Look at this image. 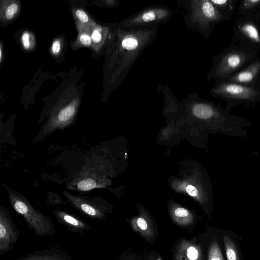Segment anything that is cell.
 Listing matches in <instances>:
<instances>
[{"label": "cell", "mask_w": 260, "mask_h": 260, "mask_svg": "<svg viewBox=\"0 0 260 260\" xmlns=\"http://www.w3.org/2000/svg\"><path fill=\"white\" fill-rule=\"evenodd\" d=\"M186 254L190 260H196L198 257V251L193 246H190L187 249Z\"/></svg>", "instance_id": "484cf974"}, {"label": "cell", "mask_w": 260, "mask_h": 260, "mask_svg": "<svg viewBox=\"0 0 260 260\" xmlns=\"http://www.w3.org/2000/svg\"><path fill=\"white\" fill-rule=\"evenodd\" d=\"M21 42L22 45L26 50L29 49L32 44V36L29 32L25 31L21 36Z\"/></svg>", "instance_id": "d4e9b609"}, {"label": "cell", "mask_w": 260, "mask_h": 260, "mask_svg": "<svg viewBox=\"0 0 260 260\" xmlns=\"http://www.w3.org/2000/svg\"><path fill=\"white\" fill-rule=\"evenodd\" d=\"M137 226L142 231H146L148 230L149 225L145 219L142 217H139L137 220Z\"/></svg>", "instance_id": "4316f807"}, {"label": "cell", "mask_w": 260, "mask_h": 260, "mask_svg": "<svg viewBox=\"0 0 260 260\" xmlns=\"http://www.w3.org/2000/svg\"><path fill=\"white\" fill-rule=\"evenodd\" d=\"M214 6L225 17L223 12H233L235 9L236 1L234 0H210Z\"/></svg>", "instance_id": "d6986e66"}, {"label": "cell", "mask_w": 260, "mask_h": 260, "mask_svg": "<svg viewBox=\"0 0 260 260\" xmlns=\"http://www.w3.org/2000/svg\"><path fill=\"white\" fill-rule=\"evenodd\" d=\"M256 53L255 49L245 46L226 49L214 58L212 67L208 73V79L216 82L226 80L249 61L253 60Z\"/></svg>", "instance_id": "277c9868"}, {"label": "cell", "mask_w": 260, "mask_h": 260, "mask_svg": "<svg viewBox=\"0 0 260 260\" xmlns=\"http://www.w3.org/2000/svg\"><path fill=\"white\" fill-rule=\"evenodd\" d=\"M8 198L14 210L21 215L30 230L38 237H49L56 234L50 217L35 209L21 193L7 188Z\"/></svg>", "instance_id": "5b68a950"}, {"label": "cell", "mask_w": 260, "mask_h": 260, "mask_svg": "<svg viewBox=\"0 0 260 260\" xmlns=\"http://www.w3.org/2000/svg\"><path fill=\"white\" fill-rule=\"evenodd\" d=\"M195 92L190 93L185 101L190 105L192 114L196 117L211 123L213 129L226 136L242 138L248 135L244 128L252 123L246 119L229 114V112L214 103L202 101Z\"/></svg>", "instance_id": "7a4b0ae2"}, {"label": "cell", "mask_w": 260, "mask_h": 260, "mask_svg": "<svg viewBox=\"0 0 260 260\" xmlns=\"http://www.w3.org/2000/svg\"><path fill=\"white\" fill-rule=\"evenodd\" d=\"M260 7V0H243L241 1L239 11L243 14L252 12Z\"/></svg>", "instance_id": "44dd1931"}, {"label": "cell", "mask_w": 260, "mask_h": 260, "mask_svg": "<svg viewBox=\"0 0 260 260\" xmlns=\"http://www.w3.org/2000/svg\"><path fill=\"white\" fill-rule=\"evenodd\" d=\"M19 5L15 1L7 2L2 10V15L7 20L12 19L18 13Z\"/></svg>", "instance_id": "ac0fdd59"}, {"label": "cell", "mask_w": 260, "mask_h": 260, "mask_svg": "<svg viewBox=\"0 0 260 260\" xmlns=\"http://www.w3.org/2000/svg\"><path fill=\"white\" fill-rule=\"evenodd\" d=\"M235 33L244 45L250 48L260 49V28L248 18H241L235 23Z\"/></svg>", "instance_id": "30bf717a"}, {"label": "cell", "mask_w": 260, "mask_h": 260, "mask_svg": "<svg viewBox=\"0 0 260 260\" xmlns=\"http://www.w3.org/2000/svg\"><path fill=\"white\" fill-rule=\"evenodd\" d=\"M77 102H73L60 109L53 116L45 126L44 132L49 134L57 129L67 127L74 119L77 111Z\"/></svg>", "instance_id": "8fae6325"}, {"label": "cell", "mask_w": 260, "mask_h": 260, "mask_svg": "<svg viewBox=\"0 0 260 260\" xmlns=\"http://www.w3.org/2000/svg\"><path fill=\"white\" fill-rule=\"evenodd\" d=\"M209 94L225 101L227 105L225 109L228 112L238 105L260 102V88L227 81L216 82Z\"/></svg>", "instance_id": "8992f818"}, {"label": "cell", "mask_w": 260, "mask_h": 260, "mask_svg": "<svg viewBox=\"0 0 260 260\" xmlns=\"http://www.w3.org/2000/svg\"><path fill=\"white\" fill-rule=\"evenodd\" d=\"M53 214L58 223L75 233L82 234L91 229V225L79 217L65 211L56 209Z\"/></svg>", "instance_id": "4fadbf2b"}, {"label": "cell", "mask_w": 260, "mask_h": 260, "mask_svg": "<svg viewBox=\"0 0 260 260\" xmlns=\"http://www.w3.org/2000/svg\"><path fill=\"white\" fill-rule=\"evenodd\" d=\"M158 260H161V259H158Z\"/></svg>", "instance_id": "4dcf8cb0"}, {"label": "cell", "mask_w": 260, "mask_h": 260, "mask_svg": "<svg viewBox=\"0 0 260 260\" xmlns=\"http://www.w3.org/2000/svg\"><path fill=\"white\" fill-rule=\"evenodd\" d=\"M208 260H224L216 240H214L210 245L208 253Z\"/></svg>", "instance_id": "7402d4cb"}, {"label": "cell", "mask_w": 260, "mask_h": 260, "mask_svg": "<svg viewBox=\"0 0 260 260\" xmlns=\"http://www.w3.org/2000/svg\"><path fill=\"white\" fill-rule=\"evenodd\" d=\"M178 6L187 27L207 38L215 25L224 16L210 0H178Z\"/></svg>", "instance_id": "3957f363"}, {"label": "cell", "mask_w": 260, "mask_h": 260, "mask_svg": "<svg viewBox=\"0 0 260 260\" xmlns=\"http://www.w3.org/2000/svg\"><path fill=\"white\" fill-rule=\"evenodd\" d=\"M174 215L178 222L184 224L189 222V212L187 209L181 207L177 208L174 211Z\"/></svg>", "instance_id": "cb8c5ba5"}, {"label": "cell", "mask_w": 260, "mask_h": 260, "mask_svg": "<svg viewBox=\"0 0 260 260\" xmlns=\"http://www.w3.org/2000/svg\"><path fill=\"white\" fill-rule=\"evenodd\" d=\"M109 28L96 23L91 26V38L92 47L98 50L105 43L109 32Z\"/></svg>", "instance_id": "9a60e30c"}, {"label": "cell", "mask_w": 260, "mask_h": 260, "mask_svg": "<svg viewBox=\"0 0 260 260\" xmlns=\"http://www.w3.org/2000/svg\"><path fill=\"white\" fill-rule=\"evenodd\" d=\"M186 189L187 193L191 196L195 197L198 194V190L197 188L191 185H188Z\"/></svg>", "instance_id": "f1b7e54d"}, {"label": "cell", "mask_w": 260, "mask_h": 260, "mask_svg": "<svg viewBox=\"0 0 260 260\" xmlns=\"http://www.w3.org/2000/svg\"><path fill=\"white\" fill-rule=\"evenodd\" d=\"M72 256L67 251L58 246L35 250L25 254L17 260H72Z\"/></svg>", "instance_id": "5bb4252c"}, {"label": "cell", "mask_w": 260, "mask_h": 260, "mask_svg": "<svg viewBox=\"0 0 260 260\" xmlns=\"http://www.w3.org/2000/svg\"><path fill=\"white\" fill-rule=\"evenodd\" d=\"M61 49V44L59 40H55L52 44L51 46V50L52 52L54 55L58 54Z\"/></svg>", "instance_id": "83f0119b"}, {"label": "cell", "mask_w": 260, "mask_h": 260, "mask_svg": "<svg viewBox=\"0 0 260 260\" xmlns=\"http://www.w3.org/2000/svg\"><path fill=\"white\" fill-rule=\"evenodd\" d=\"M20 232L7 208L0 206V255L12 250Z\"/></svg>", "instance_id": "ba28073f"}, {"label": "cell", "mask_w": 260, "mask_h": 260, "mask_svg": "<svg viewBox=\"0 0 260 260\" xmlns=\"http://www.w3.org/2000/svg\"><path fill=\"white\" fill-rule=\"evenodd\" d=\"M173 12L165 6H151L131 15L118 24L122 28L158 25L168 21Z\"/></svg>", "instance_id": "52a82bcc"}, {"label": "cell", "mask_w": 260, "mask_h": 260, "mask_svg": "<svg viewBox=\"0 0 260 260\" xmlns=\"http://www.w3.org/2000/svg\"><path fill=\"white\" fill-rule=\"evenodd\" d=\"M260 78V58L254 59L246 68L231 75L225 80L245 85L255 87Z\"/></svg>", "instance_id": "7c38bea8"}, {"label": "cell", "mask_w": 260, "mask_h": 260, "mask_svg": "<svg viewBox=\"0 0 260 260\" xmlns=\"http://www.w3.org/2000/svg\"><path fill=\"white\" fill-rule=\"evenodd\" d=\"M76 186L78 190L87 191L99 187L96 181L95 172L90 170L83 172L76 182Z\"/></svg>", "instance_id": "2e32d148"}, {"label": "cell", "mask_w": 260, "mask_h": 260, "mask_svg": "<svg viewBox=\"0 0 260 260\" xmlns=\"http://www.w3.org/2000/svg\"><path fill=\"white\" fill-rule=\"evenodd\" d=\"M158 26L122 28L117 25L109 69V84L119 85L145 48L157 37Z\"/></svg>", "instance_id": "6da1fadb"}, {"label": "cell", "mask_w": 260, "mask_h": 260, "mask_svg": "<svg viewBox=\"0 0 260 260\" xmlns=\"http://www.w3.org/2000/svg\"><path fill=\"white\" fill-rule=\"evenodd\" d=\"M0 58H1V61H2V48L1 47L0 48Z\"/></svg>", "instance_id": "f546056e"}, {"label": "cell", "mask_w": 260, "mask_h": 260, "mask_svg": "<svg viewBox=\"0 0 260 260\" xmlns=\"http://www.w3.org/2000/svg\"><path fill=\"white\" fill-rule=\"evenodd\" d=\"M223 241L228 260H239L234 242L226 236L224 237Z\"/></svg>", "instance_id": "ffe728a7"}, {"label": "cell", "mask_w": 260, "mask_h": 260, "mask_svg": "<svg viewBox=\"0 0 260 260\" xmlns=\"http://www.w3.org/2000/svg\"><path fill=\"white\" fill-rule=\"evenodd\" d=\"M75 16L78 20L77 24L91 26L95 23L91 21L86 13L81 9H77L75 11Z\"/></svg>", "instance_id": "603a6c76"}, {"label": "cell", "mask_w": 260, "mask_h": 260, "mask_svg": "<svg viewBox=\"0 0 260 260\" xmlns=\"http://www.w3.org/2000/svg\"><path fill=\"white\" fill-rule=\"evenodd\" d=\"M91 26L77 24L79 34L77 41L80 45L86 47L92 45L91 38Z\"/></svg>", "instance_id": "e0dca14e"}, {"label": "cell", "mask_w": 260, "mask_h": 260, "mask_svg": "<svg viewBox=\"0 0 260 260\" xmlns=\"http://www.w3.org/2000/svg\"><path fill=\"white\" fill-rule=\"evenodd\" d=\"M69 203L74 208L88 217L94 220L102 219L105 216L104 206L95 199L70 194L66 190L62 191Z\"/></svg>", "instance_id": "9c48e42d"}]
</instances>
